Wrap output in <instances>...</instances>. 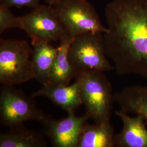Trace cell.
Returning <instances> with one entry per match:
<instances>
[{
	"mask_svg": "<svg viewBox=\"0 0 147 147\" xmlns=\"http://www.w3.org/2000/svg\"><path fill=\"white\" fill-rule=\"evenodd\" d=\"M105 17L106 53L116 73L147 79V0H112Z\"/></svg>",
	"mask_w": 147,
	"mask_h": 147,
	"instance_id": "obj_1",
	"label": "cell"
},
{
	"mask_svg": "<svg viewBox=\"0 0 147 147\" xmlns=\"http://www.w3.org/2000/svg\"><path fill=\"white\" fill-rule=\"evenodd\" d=\"M80 85V93L85 115L95 123L110 121L115 93L104 72L88 70L75 77Z\"/></svg>",
	"mask_w": 147,
	"mask_h": 147,
	"instance_id": "obj_2",
	"label": "cell"
},
{
	"mask_svg": "<svg viewBox=\"0 0 147 147\" xmlns=\"http://www.w3.org/2000/svg\"><path fill=\"white\" fill-rule=\"evenodd\" d=\"M32 52L27 41L1 38V84L14 86L35 79Z\"/></svg>",
	"mask_w": 147,
	"mask_h": 147,
	"instance_id": "obj_3",
	"label": "cell"
},
{
	"mask_svg": "<svg viewBox=\"0 0 147 147\" xmlns=\"http://www.w3.org/2000/svg\"><path fill=\"white\" fill-rule=\"evenodd\" d=\"M68 57L76 75L88 70L105 73L115 70L107 56L102 33L88 32L74 37L69 48Z\"/></svg>",
	"mask_w": 147,
	"mask_h": 147,
	"instance_id": "obj_4",
	"label": "cell"
},
{
	"mask_svg": "<svg viewBox=\"0 0 147 147\" xmlns=\"http://www.w3.org/2000/svg\"><path fill=\"white\" fill-rule=\"evenodd\" d=\"M51 7L72 38L84 33L108 31L94 7L87 0H60Z\"/></svg>",
	"mask_w": 147,
	"mask_h": 147,
	"instance_id": "obj_5",
	"label": "cell"
},
{
	"mask_svg": "<svg viewBox=\"0 0 147 147\" xmlns=\"http://www.w3.org/2000/svg\"><path fill=\"white\" fill-rule=\"evenodd\" d=\"M39 109L33 97H29L13 86L3 85L0 93V121L9 128L34 121L40 123L47 116Z\"/></svg>",
	"mask_w": 147,
	"mask_h": 147,
	"instance_id": "obj_6",
	"label": "cell"
},
{
	"mask_svg": "<svg viewBox=\"0 0 147 147\" xmlns=\"http://www.w3.org/2000/svg\"><path fill=\"white\" fill-rule=\"evenodd\" d=\"M20 20L22 30L31 39L32 45L59 42L70 37L50 5H40L28 14L20 16Z\"/></svg>",
	"mask_w": 147,
	"mask_h": 147,
	"instance_id": "obj_7",
	"label": "cell"
},
{
	"mask_svg": "<svg viewBox=\"0 0 147 147\" xmlns=\"http://www.w3.org/2000/svg\"><path fill=\"white\" fill-rule=\"evenodd\" d=\"M67 113L66 117L57 119L47 115L40 123L53 147H78L84 126L89 119L85 114L81 117L76 116L75 111Z\"/></svg>",
	"mask_w": 147,
	"mask_h": 147,
	"instance_id": "obj_8",
	"label": "cell"
},
{
	"mask_svg": "<svg viewBox=\"0 0 147 147\" xmlns=\"http://www.w3.org/2000/svg\"><path fill=\"white\" fill-rule=\"evenodd\" d=\"M123 124L121 132L115 134L114 145L117 147H147V121L140 115L134 117L119 110L115 111Z\"/></svg>",
	"mask_w": 147,
	"mask_h": 147,
	"instance_id": "obj_9",
	"label": "cell"
},
{
	"mask_svg": "<svg viewBox=\"0 0 147 147\" xmlns=\"http://www.w3.org/2000/svg\"><path fill=\"white\" fill-rule=\"evenodd\" d=\"M31 96L33 98L39 96L47 98L67 112L75 111L82 105L80 85L76 80L73 84L67 85L42 84L39 89L32 94Z\"/></svg>",
	"mask_w": 147,
	"mask_h": 147,
	"instance_id": "obj_10",
	"label": "cell"
},
{
	"mask_svg": "<svg viewBox=\"0 0 147 147\" xmlns=\"http://www.w3.org/2000/svg\"><path fill=\"white\" fill-rule=\"evenodd\" d=\"M115 102L129 115H140L147 121V84L124 87L115 93Z\"/></svg>",
	"mask_w": 147,
	"mask_h": 147,
	"instance_id": "obj_11",
	"label": "cell"
},
{
	"mask_svg": "<svg viewBox=\"0 0 147 147\" xmlns=\"http://www.w3.org/2000/svg\"><path fill=\"white\" fill-rule=\"evenodd\" d=\"M44 135L28 128L24 124L9 128L0 135V147H46Z\"/></svg>",
	"mask_w": 147,
	"mask_h": 147,
	"instance_id": "obj_12",
	"label": "cell"
},
{
	"mask_svg": "<svg viewBox=\"0 0 147 147\" xmlns=\"http://www.w3.org/2000/svg\"><path fill=\"white\" fill-rule=\"evenodd\" d=\"M73 38L68 37L59 42L58 53L53 64L47 84L67 85L76 75L75 70L69 59V48Z\"/></svg>",
	"mask_w": 147,
	"mask_h": 147,
	"instance_id": "obj_13",
	"label": "cell"
},
{
	"mask_svg": "<svg viewBox=\"0 0 147 147\" xmlns=\"http://www.w3.org/2000/svg\"><path fill=\"white\" fill-rule=\"evenodd\" d=\"M114 129L110 121L90 124L86 122L79 138L78 147H113Z\"/></svg>",
	"mask_w": 147,
	"mask_h": 147,
	"instance_id": "obj_14",
	"label": "cell"
},
{
	"mask_svg": "<svg viewBox=\"0 0 147 147\" xmlns=\"http://www.w3.org/2000/svg\"><path fill=\"white\" fill-rule=\"evenodd\" d=\"M32 59L35 79L41 84H47L53 64L58 53V47L50 42H37L32 44Z\"/></svg>",
	"mask_w": 147,
	"mask_h": 147,
	"instance_id": "obj_15",
	"label": "cell"
},
{
	"mask_svg": "<svg viewBox=\"0 0 147 147\" xmlns=\"http://www.w3.org/2000/svg\"><path fill=\"white\" fill-rule=\"evenodd\" d=\"M17 28L22 30L20 17H16L12 13L10 8L0 3V34L11 28Z\"/></svg>",
	"mask_w": 147,
	"mask_h": 147,
	"instance_id": "obj_16",
	"label": "cell"
},
{
	"mask_svg": "<svg viewBox=\"0 0 147 147\" xmlns=\"http://www.w3.org/2000/svg\"><path fill=\"white\" fill-rule=\"evenodd\" d=\"M40 1L41 0H1V3L3 4L9 8L13 7L18 8L28 7L35 8L40 5Z\"/></svg>",
	"mask_w": 147,
	"mask_h": 147,
	"instance_id": "obj_17",
	"label": "cell"
},
{
	"mask_svg": "<svg viewBox=\"0 0 147 147\" xmlns=\"http://www.w3.org/2000/svg\"><path fill=\"white\" fill-rule=\"evenodd\" d=\"M60 0H47V3L48 4V5L51 6L55 3H56V2H58Z\"/></svg>",
	"mask_w": 147,
	"mask_h": 147,
	"instance_id": "obj_18",
	"label": "cell"
}]
</instances>
